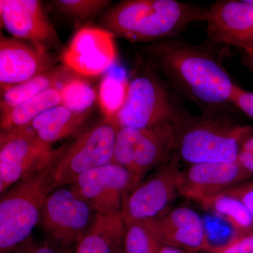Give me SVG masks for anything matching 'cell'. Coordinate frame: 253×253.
<instances>
[{
    "label": "cell",
    "instance_id": "f546056e",
    "mask_svg": "<svg viewBox=\"0 0 253 253\" xmlns=\"http://www.w3.org/2000/svg\"><path fill=\"white\" fill-rule=\"evenodd\" d=\"M224 194L239 200L253 217V178L231 188Z\"/></svg>",
    "mask_w": 253,
    "mask_h": 253
},
{
    "label": "cell",
    "instance_id": "cb8c5ba5",
    "mask_svg": "<svg viewBox=\"0 0 253 253\" xmlns=\"http://www.w3.org/2000/svg\"><path fill=\"white\" fill-rule=\"evenodd\" d=\"M127 83L114 76H105L98 89V103L104 118H116L126 99Z\"/></svg>",
    "mask_w": 253,
    "mask_h": 253
},
{
    "label": "cell",
    "instance_id": "4316f807",
    "mask_svg": "<svg viewBox=\"0 0 253 253\" xmlns=\"http://www.w3.org/2000/svg\"><path fill=\"white\" fill-rule=\"evenodd\" d=\"M141 133V129L119 126L115 140L112 163L126 168L131 176L134 171V151Z\"/></svg>",
    "mask_w": 253,
    "mask_h": 253
},
{
    "label": "cell",
    "instance_id": "83f0119b",
    "mask_svg": "<svg viewBox=\"0 0 253 253\" xmlns=\"http://www.w3.org/2000/svg\"><path fill=\"white\" fill-rule=\"evenodd\" d=\"M208 253H253V232L236 235L226 244L212 246Z\"/></svg>",
    "mask_w": 253,
    "mask_h": 253
},
{
    "label": "cell",
    "instance_id": "e0dca14e",
    "mask_svg": "<svg viewBox=\"0 0 253 253\" xmlns=\"http://www.w3.org/2000/svg\"><path fill=\"white\" fill-rule=\"evenodd\" d=\"M174 125L142 130L134 155L133 179L135 186L151 170L158 169L172 157L176 151Z\"/></svg>",
    "mask_w": 253,
    "mask_h": 253
},
{
    "label": "cell",
    "instance_id": "ffe728a7",
    "mask_svg": "<svg viewBox=\"0 0 253 253\" xmlns=\"http://www.w3.org/2000/svg\"><path fill=\"white\" fill-rule=\"evenodd\" d=\"M78 76H80L62 65L54 66L25 83L9 86L1 91V111L11 109L49 89L60 88L66 82Z\"/></svg>",
    "mask_w": 253,
    "mask_h": 253
},
{
    "label": "cell",
    "instance_id": "ba28073f",
    "mask_svg": "<svg viewBox=\"0 0 253 253\" xmlns=\"http://www.w3.org/2000/svg\"><path fill=\"white\" fill-rule=\"evenodd\" d=\"M41 141L31 128L0 132V194L45 168L62 152Z\"/></svg>",
    "mask_w": 253,
    "mask_h": 253
},
{
    "label": "cell",
    "instance_id": "4dcf8cb0",
    "mask_svg": "<svg viewBox=\"0 0 253 253\" xmlns=\"http://www.w3.org/2000/svg\"><path fill=\"white\" fill-rule=\"evenodd\" d=\"M59 250L45 242H38L32 236L22 243L12 253H60Z\"/></svg>",
    "mask_w": 253,
    "mask_h": 253
},
{
    "label": "cell",
    "instance_id": "277c9868",
    "mask_svg": "<svg viewBox=\"0 0 253 253\" xmlns=\"http://www.w3.org/2000/svg\"><path fill=\"white\" fill-rule=\"evenodd\" d=\"M127 82L124 104L116 116L118 126L153 129L176 126L190 113L174 89L140 59Z\"/></svg>",
    "mask_w": 253,
    "mask_h": 253
},
{
    "label": "cell",
    "instance_id": "d4e9b609",
    "mask_svg": "<svg viewBox=\"0 0 253 253\" xmlns=\"http://www.w3.org/2000/svg\"><path fill=\"white\" fill-rule=\"evenodd\" d=\"M111 2L109 0H54L51 4L60 14L79 24L102 14Z\"/></svg>",
    "mask_w": 253,
    "mask_h": 253
},
{
    "label": "cell",
    "instance_id": "603a6c76",
    "mask_svg": "<svg viewBox=\"0 0 253 253\" xmlns=\"http://www.w3.org/2000/svg\"><path fill=\"white\" fill-rule=\"evenodd\" d=\"M61 105L75 113L91 114L98 102V91L84 77L78 76L61 86Z\"/></svg>",
    "mask_w": 253,
    "mask_h": 253
},
{
    "label": "cell",
    "instance_id": "1f68e13d",
    "mask_svg": "<svg viewBox=\"0 0 253 253\" xmlns=\"http://www.w3.org/2000/svg\"><path fill=\"white\" fill-rule=\"evenodd\" d=\"M236 162L253 176V135L248 138L241 146Z\"/></svg>",
    "mask_w": 253,
    "mask_h": 253
},
{
    "label": "cell",
    "instance_id": "9a60e30c",
    "mask_svg": "<svg viewBox=\"0 0 253 253\" xmlns=\"http://www.w3.org/2000/svg\"><path fill=\"white\" fill-rule=\"evenodd\" d=\"M142 223L161 245L191 253H208L212 248L204 221L192 208L172 207L156 219Z\"/></svg>",
    "mask_w": 253,
    "mask_h": 253
},
{
    "label": "cell",
    "instance_id": "5bb4252c",
    "mask_svg": "<svg viewBox=\"0 0 253 253\" xmlns=\"http://www.w3.org/2000/svg\"><path fill=\"white\" fill-rule=\"evenodd\" d=\"M208 42L245 50L253 47V0H219L208 8Z\"/></svg>",
    "mask_w": 253,
    "mask_h": 253
},
{
    "label": "cell",
    "instance_id": "2e32d148",
    "mask_svg": "<svg viewBox=\"0 0 253 253\" xmlns=\"http://www.w3.org/2000/svg\"><path fill=\"white\" fill-rule=\"evenodd\" d=\"M55 62V59L49 50L1 34V91L25 83L49 71L54 67Z\"/></svg>",
    "mask_w": 253,
    "mask_h": 253
},
{
    "label": "cell",
    "instance_id": "3957f363",
    "mask_svg": "<svg viewBox=\"0 0 253 253\" xmlns=\"http://www.w3.org/2000/svg\"><path fill=\"white\" fill-rule=\"evenodd\" d=\"M233 106L189 113L176 127V154L186 166L204 163L236 162L244 141L253 135V126L233 116Z\"/></svg>",
    "mask_w": 253,
    "mask_h": 253
},
{
    "label": "cell",
    "instance_id": "52a82bcc",
    "mask_svg": "<svg viewBox=\"0 0 253 253\" xmlns=\"http://www.w3.org/2000/svg\"><path fill=\"white\" fill-rule=\"evenodd\" d=\"M118 126L116 118H104L65 145L55 165L56 187L69 186L78 176L112 163Z\"/></svg>",
    "mask_w": 253,
    "mask_h": 253
},
{
    "label": "cell",
    "instance_id": "836d02e7",
    "mask_svg": "<svg viewBox=\"0 0 253 253\" xmlns=\"http://www.w3.org/2000/svg\"><path fill=\"white\" fill-rule=\"evenodd\" d=\"M158 253H191L188 251H184L176 248L171 247V246H164L161 245Z\"/></svg>",
    "mask_w": 253,
    "mask_h": 253
},
{
    "label": "cell",
    "instance_id": "484cf974",
    "mask_svg": "<svg viewBox=\"0 0 253 253\" xmlns=\"http://www.w3.org/2000/svg\"><path fill=\"white\" fill-rule=\"evenodd\" d=\"M161 246L144 223L126 224L122 245L124 253H158Z\"/></svg>",
    "mask_w": 253,
    "mask_h": 253
},
{
    "label": "cell",
    "instance_id": "d6a6232c",
    "mask_svg": "<svg viewBox=\"0 0 253 253\" xmlns=\"http://www.w3.org/2000/svg\"><path fill=\"white\" fill-rule=\"evenodd\" d=\"M243 62L253 73V47L243 50Z\"/></svg>",
    "mask_w": 253,
    "mask_h": 253
},
{
    "label": "cell",
    "instance_id": "6da1fadb",
    "mask_svg": "<svg viewBox=\"0 0 253 253\" xmlns=\"http://www.w3.org/2000/svg\"><path fill=\"white\" fill-rule=\"evenodd\" d=\"M220 46L172 38L146 44L140 59L181 99L204 111L232 106L230 99L236 84L223 65L225 52L217 49Z\"/></svg>",
    "mask_w": 253,
    "mask_h": 253
},
{
    "label": "cell",
    "instance_id": "30bf717a",
    "mask_svg": "<svg viewBox=\"0 0 253 253\" xmlns=\"http://www.w3.org/2000/svg\"><path fill=\"white\" fill-rule=\"evenodd\" d=\"M68 186L105 214H122L125 199L135 187L129 171L113 163L83 173Z\"/></svg>",
    "mask_w": 253,
    "mask_h": 253
},
{
    "label": "cell",
    "instance_id": "7c38bea8",
    "mask_svg": "<svg viewBox=\"0 0 253 253\" xmlns=\"http://www.w3.org/2000/svg\"><path fill=\"white\" fill-rule=\"evenodd\" d=\"M252 178L237 162L189 165L179 172V196L203 207L210 200Z\"/></svg>",
    "mask_w": 253,
    "mask_h": 253
},
{
    "label": "cell",
    "instance_id": "ac0fdd59",
    "mask_svg": "<svg viewBox=\"0 0 253 253\" xmlns=\"http://www.w3.org/2000/svg\"><path fill=\"white\" fill-rule=\"evenodd\" d=\"M89 116L73 112L60 104L38 116L29 127L41 141L51 146L63 139L76 137L85 131L89 127Z\"/></svg>",
    "mask_w": 253,
    "mask_h": 253
},
{
    "label": "cell",
    "instance_id": "8fae6325",
    "mask_svg": "<svg viewBox=\"0 0 253 253\" xmlns=\"http://www.w3.org/2000/svg\"><path fill=\"white\" fill-rule=\"evenodd\" d=\"M116 59L115 37L104 28L91 25L75 33L62 56L63 65L84 78L100 76Z\"/></svg>",
    "mask_w": 253,
    "mask_h": 253
},
{
    "label": "cell",
    "instance_id": "d590c367",
    "mask_svg": "<svg viewBox=\"0 0 253 253\" xmlns=\"http://www.w3.org/2000/svg\"></svg>",
    "mask_w": 253,
    "mask_h": 253
},
{
    "label": "cell",
    "instance_id": "d6986e66",
    "mask_svg": "<svg viewBox=\"0 0 253 253\" xmlns=\"http://www.w3.org/2000/svg\"><path fill=\"white\" fill-rule=\"evenodd\" d=\"M125 230L122 214L97 213L75 253H116L122 247Z\"/></svg>",
    "mask_w": 253,
    "mask_h": 253
},
{
    "label": "cell",
    "instance_id": "e575fe53",
    "mask_svg": "<svg viewBox=\"0 0 253 253\" xmlns=\"http://www.w3.org/2000/svg\"><path fill=\"white\" fill-rule=\"evenodd\" d=\"M116 253H124V252H123V248H120V249L118 250L117 252Z\"/></svg>",
    "mask_w": 253,
    "mask_h": 253
},
{
    "label": "cell",
    "instance_id": "9c48e42d",
    "mask_svg": "<svg viewBox=\"0 0 253 253\" xmlns=\"http://www.w3.org/2000/svg\"><path fill=\"white\" fill-rule=\"evenodd\" d=\"M181 163L174 152L167 163L155 169L126 195L122 210L125 224L156 219L172 208L179 196Z\"/></svg>",
    "mask_w": 253,
    "mask_h": 253
},
{
    "label": "cell",
    "instance_id": "8992f818",
    "mask_svg": "<svg viewBox=\"0 0 253 253\" xmlns=\"http://www.w3.org/2000/svg\"><path fill=\"white\" fill-rule=\"evenodd\" d=\"M96 214L90 205L70 186L59 187L46 199L38 224L45 234L46 241L66 253L74 246L77 247Z\"/></svg>",
    "mask_w": 253,
    "mask_h": 253
},
{
    "label": "cell",
    "instance_id": "5b68a950",
    "mask_svg": "<svg viewBox=\"0 0 253 253\" xmlns=\"http://www.w3.org/2000/svg\"><path fill=\"white\" fill-rule=\"evenodd\" d=\"M60 155L45 168L18 181L1 194L0 253L14 252L31 237L33 229L39 224L46 199L57 189L55 165Z\"/></svg>",
    "mask_w": 253,
    "mask_h": 253
},
{
    "label": "cell",
    "instance_id": "4fadbf2b",
    "mask_svg": "<svg viewBox=\"0 0 253 253\" xmlns=\"http://www.w3.org/2000/svg\"><path fill=\"white\" fill-rule=\"evenodd\" d=\"M1 27L13 38L49 50L59 45V36L41 1L0 0Z\"/></svg>",
    "mask_w": 253,
    "mask_h": 253
},
{
    "label": "cell",
    "instance_id": "f1b7e54d",
    "mask_svg": "<svg viewBox=\"0 0 253 253\" xmlns=\"http://www.w3.org/2000/svg\"><path fill=\"white\" fill-rule=\"evenodd\" d=\"M231 104L253 120V91L246 90L236 84L230 99Z\"/></svg>",
    "mask_w": 253,
    "mask_h": 253
},
{
    "label": "cell",
    "instance_id": "7402d4cb",
    "mask_svg": "<svg viewBox=\"0 0 253 253\" xmlns=\"http://www.w3.org/2000/svg\"><path fill=\"white\" fill-rule=\"evenodd\" d=\"M230 224L237 235L253 232V217L239 200L225 194L218 195L202 207Z\"/></svg>",
    "mask_w": 253,
    "mask_h": 253
},
{
    "label": "cell",
    "instance_id": "44dd1931",
    "mask_svg": "<svg viewBox=\"0 0 253 253\" xmlns=\"http://www.w3.org/2000/svg\"><path fill=\"white\" fill-rule=\"evenodd\" d=\"M61 104V87L49 89L11 109L1 111L0 129L3 131L28 127L38 116Z\"/></svg>",
    "mask_w": 253,
    "mask_h": 253
},
{
    "label": "cell",
    "instance_id": "7a4b0ae2",
    "mask_svg": "<svg viewBox=\"0 0 253 253\" xmlns=\"http://www.w3.org/2000/svg\"><path fill=\"white\" fill-rule=\"evenodd\" d=\"M208 8L177 0H123L101 14V28L115 38L154 43L178 38L192 23L205 21Z\"/></svg>",
    "mask_w": 253,
    "mask_h": 253
}]
</instances>
